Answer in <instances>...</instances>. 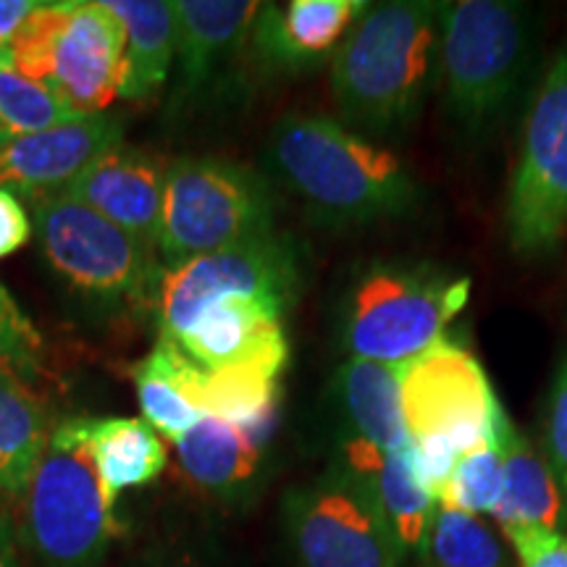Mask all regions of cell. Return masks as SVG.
I'll return each mask as SVG.
<instances>
[{"label": "cell", "mask_w": 567, "mask_h": 567, "mask_svg": "<svg viewBox=\"0 0 567 567\" xmlns=\"http://www.w3.org/2000/svg\"><path fill=\"white\" fill-rule=\"evenodd\" d=\"M3 142H6V140H3V134H0V145H3Z\"/></svg>", "instance_id": "36"}, {"label": "cell", "mask_w": 567, "mask_h": 567, "mask_svg": "<svg viewBox=\"0 0 567 567\" xmlns=\"http://www.w3.org/2000/svg\"><path fill=\"white\" fill-rule=\"evenodd\" d=\"M38 0H0V51L11 45L27 19L40 9Z\"/></svg>", "instance_id": "34"}, {"label": "cell", "mask_w": 567, "mask_h": 567, "mask_svg": "<svg viewBox=\"0 0 567 567\" xmlns=\"http://www.w3.org/2000/svg\"><path fill=\"white\" fill-rule=\"evenodd\" d=\"M126 567H224L216 555L187 536H155L134 551Z\"/></svg>", "instance_id": "31"}, {"label": "cell", "mask_w": 567, "mask_h": 567, "mask_svg": "<svg viewBox=\"0 0 567 567\" xmlns=\"http://www.w3.org/2000/svg\"><path fill=\"white\" fill-rule=\"evenodd\" d=\"M74 116L76 113L63 97L13 69L9 53L0 51V134L3 140L53 130Z\"/></svg>", "instance_id": "27"}, {"label": "cell", "mask_w": 567, "mask_h": 567, "mask_svg": "<svg viewBox=\"0 0 567 567\" xmlns=\"http://www.w3.org/2000/svg\"><path fill=\"white\" fill-rule=\"evenodd\" d=\"M32 213L42 258L69 295L103 316L153 308L163 271L158 252L66 195L34 200Z\"/></svg>", "instance_id": "8"}, {"label": "cell", "mask_w": 567, "mask_h": 567, "mask_svg": "<svg viewBox=\"0 0 567 567\" xmlns=\"http://www.w3.org/2000/svg\"><path fill=\"white\" fill-rule=\"evenodd\" d=\"M471 276L421 260H375L354 276L339 308L347 358L402 365L444 342L471 300Z\"/></svg>", "instance_id": "3"}, {"label": "cell", "mask_w": 567, "mask_h": 567, "mask_svg": "<svg viewBox=\"0 0 567 567\" xmlns=\"http://www.w3.org/2000/svg\"><path fill=\"white\" fill-rule=\"evenodd\" d=\"M126 34L124 101H147L168 82L179 42L172 0H105Z\"/></svg>", "instance_id": "22"}, {"label": "cell", "mask_w": 567, "mask_h": 567, "mask_svg": "<svg viewBox=\"0 0 567 567\" xmlns=\"http://www.w3.org/2000/svg\"><path fill=\"white\" fill-rule=\"evenodd\" d=\"M444 3L371 6L331 59L339 122L363 137H400L421 118L436 76Z\"/></svg>", "instance_id": "2"}, {"label": "cell", "mask_w": 567, "mask_h": 567, "mask_svg": "<svg viewBox=\"0 0 567 567\" xmlns=\"http://www.w3.org/2000/svg\"><path fill=\"white\" fill-rule=\"evenodd\" d=\"M342 465L363 481L400 547L421 551L439 502L417 481L410 463V446L402 452H381L360 442H344Z\"/></svg>", "instance_id": "20"}, {"label": "cell", "mask_w": 567, "mask_h": 567, "mask_svg": "<svg viewBox=\"0 0 567 567\" xmlns=\"http://www.w3.org/2000/svg\"><path fill=\"white\" fill-rule=\"evenodd\" d=\"M534 53L536 27L523 3H444L436 74L452 124L481 134L499 122L520 95Z\"/></svg>", "instance_id": "4"}, {"label": "cell", "mask_w": 567, "mask_h": 567, "mask_svg": "<svg viewBox=\"0 0 567 567\" xmlns=\"http://www.w3.org/2000/svg\"><path fill=\"white\" fill-rule=\"evenodd\" d=\"M544 460L567 499V354L557 363L544 405Z\"/></svg>", "instance_id": "29"}, {"label": "cell", "mask_w": 567, "mask_h": 567, "mask_svg": "<svg viewBox=\"0 0 567 567\" xmlns=\"http://www.w3.org/2000/svg\"><path fill=\"white\" fill-rule=\"evenodd\" d=\"M21 502V538L42 567H103L122 536L116 502L92 463L84 417L53 425Z\"/></svg>", "instance_id": "5"}, {"label": "cell", "mask_w": 567, "mask_h": 567, "mask_svg": "<svg viewBox=\"0 0 567 567\" xmlns=\"http://www.w3.org/2000/svg\"><path fill=\"white\" fill-rule=\"evenodd\" d=\"M134 389H137L142 421L151 423L168 442H179L205 417L176 381L168 339L158 337L151 354L134 365Z\"/></svg>", "instance_id": "26"}, {"label": "cell", "mask_w": 567, "mask_h": 567, "mask_svg": "<svg viewBox=\"0 0 567 567\" xmlns=\"http://www.w3.org/2000/svg\"><path fill=\"white\" fill-rule=\"evenodd\" d=\"M32 237V218L9 189H0V260L21 250Z\"/></svg>", "instance_id": "33"}, {"label": "cell", "mask_w": 567, "mask_h": 567, "mask_svg": "<svg viewBox=\"0 0 567 567\" xmlns=\"http://www.w3.org/2000/svg\"><path fill=\"white\" fill-rule=\"evenodd\" d=\"M276 231V195L268 176L221 158L182 155L168 163L158 258L179 266Z\"/></svg>", "instance_id": "9"}, {"label": "cell", "mask_w": 567, "mask_h": 567, "mask_svg": "<svg viewBox=\"0 0 567 567\" xmlns=\"http://www.w3.org/2000/svg\"><path fill=\"white\" fill-rule=\"evenodd\" d=\"M505 538L520 567H567V530L559 528H509Z\"/></svg>", "instance_id": "32"}, {"label": "cell", "mask_w": 567, "mask_h": 567, "mask_svg": "<svg viewBox=\"0 0 567 567\" xmlns=\"http://www.w3.org/2000/svg\"><path fill=\"white\" fill-rule=\"evenodd\" d=\"M53 425L24 371L0 365V496L19 499L38 467Z\"/></svg>", "instance_id": "23"}, {"label": "cell", "mask_w": 567, "mask_h": 567, "mask_svg": "<svg viewBox=\"0 0 567 567\" xmlns=\"http://www.w3.org/2000/svg\"><path fill=\"white\" fill-rule=\"evenodd\" d=\"M266 166L329 229L408 216L421 203L415 176L392 147L318 113H287L274 124Z\"/></svg>", "instance_id": "1"}, {"label": "cell", "mask_w": 567, "mask_h": 567, "mask_svg": "<svg viewBox=\"0 0 567 567\" xmlns=\"http://www.w3.org/2000/svg\"><path fill=\"white\" fill-rule=\"evenodd\" d=\"M84 439L111 502L126 488L153 484L168 467L166 442L142 417H84Z\"/></svg>", "instance_id": "24"}, {"label": "cell", "mask_w": 567, "mask_h": 567, "mask_svg": "<svg viewBox=\"0 0 567 567\" xmlns=\"http://www.w3.org/2000/svg\"><path fill=\"white\" fill-rule=\"evenodd\" d=\"M168 163L132 145H116L76 176L61 195L87 205L118 229L158 252Z\"/></svg>", "instance_id": "14"}, {"label": "cell", "mask_w": 567, "mask_h": 567, "mask_svg": "<svg viewBox=\"0 0 567 567\" xmlns=\"http://www.w3.org/2000/svg\"><path fill=\"white\" fill-rule=\"evenodd\" d=\"M124 142L118 113L74 116L53 130L6 140L0 145V189L27 200L61 195L101 155Z\"/></svg>", "instance_id": "13"}, {"label": "cell", "mask_w": 567, "mask_h": 567, "mask_svg": "<svg viewBox=\"0 0 567 567\" xmlns=\"http://www.w3.org/2000/svg\"><path fill=\"white\" fill-rule=\"evenodd\" d=\"M331 394L344 423V442H360L381 452L408 450L396 365L347 358L337 368Z\"/></svg>", "instance_id": "19"}, {"label": "cell", "mask_w": 567, "mask_h": 567, "mask_svg": "<svg viewBox=\"0 0 567 567\" xmlns=\"http://www.w3.org/2000/svg\"><path fill=\"white\" fill-rule=\"evenodd\" d=\"M281 526L297 567H400L405 557L371 492L344 465L289 488Z\"/></svg>", "instance_id": "12"}, {"label": "cell", "mask_w": 567, "mask_h": 567, "mask_svg": "<svg viewBox=\"0 0 567 567\" xmlns=\"http://www.w3.org/2000/svg\"><path fill=\"white\" fill-rule=\"evenodd\" d=\"M302 289V255L289 234L184 260L161 271L153 316L158 337H179L195 316L224 300H260L292 310Z\"/></svg>", "instance_id": "11"}, {"label": "cell", "mask_w": 567, "mask_h": 567, "mask_svg": "<svg viewBox=\"0 0 567 567\" xmlns=\"http://www.w3.org/2000/svg\"><path fill=\"white\" fill-rule=\"evenodd\" d=\"M266 442L205 415L174 442V457L184 484L221 507L247 505L266 478Z\"/></svg>", "instance_id": "17"}, {"label": "cell", "mask_w": 567, "mask_h": 567, "mask_svg": "<svg viewBox=\"0 0 567 567\" xmlns=\"http://www.w3.org/2000/svg\"><path fill=\"white\" fill-rule=\"evenodd\" d=\"M172 363L182 392L203 415L237 425L266 444L271 442L281 400L279 375L252 365L203 368L189 360L174 342Z\"/></svg>", "instance_id": "18"}, {"label": "cell", "mask_w": 567, "mask_h": 567, "mask_svg": "<svg viewBox=\"0 0 567 567\" xmlns=\"http://www.w3.org/2000/svg\"><path fill=\"white\" fill-rule=\"evenodd\" d=\"M6 53L13 69L53 90L76 116L109 111L122 97L126 34L105 0L42 3Z\"/></svg>", "instance_id": "7"}, {"label": "cell", "mask_w": 567, "mask_h": 567, "mask_svg": "<svg viewBox=\"0 0 567 567\" xmlns=\"http://www.w3.org/2000/svg\"><path fill=\"white\" fill-rule=\"evenodd\" d=\"M502 452V499L492 515L502 530L509 528H559L565 513V499L547 460L513 423L505 410L499 421Z\"/></svg>", "instance_id": "21"}, {"label": "cell", "mask_w": 567, "mask_h": 567, "mask_svg": "<svg viewBox=\"0 0 567 567\" xmlns=\"http://www.w3.org/2000/svg\"><path fill=\"white\" fill-rule=\"evenodd\" d=\"M9 502L0 496V567H21L19 544H17V526H13Z\"/></svg>", "instance_id": "35"}, {"label": "cell", "mask_w": 567, "mask_h": 567, "mask_svg": "<svg viewBox=\"0 0 567 567\" xmlns=\"http://www.w3.org/2000/svg\"><path fill=\"white\" fill-rule=\"evenodd\" d=\"M421 557L431 567H509L496 530L478 515L436 505Z\"/></svg>", "instance_id": "25"}, {"label": "cell", "mask_w": 567, "mask_h": 567, "mask_svg": "<svg viewBox=\"0 0 567 567\" xmlns=\"http://www.w3.org/2000/svg\"><path fill=\"white\" fill-rule=\"evenodd\" d=\"M40 352V334L19 308L9 289L0 284V365L32 368Z\"/></svg>", "instance_id": "30"}, {"label": "cell", "mask_w": 567, "mask_h": 567, "mask_svg": "<svg viewBox=\"0 0 567 567\" xmlns=\"http://www.w3.org/2000/svg\"><path fill=\"white\" fill-rule=\"evenodd\" d=\"M505 231L520 258H547L567 234V45L530 95L507 187Z\"/></svg>", "instance_id": "10"}, {"label": "cell", "mask_w": 567, "mask_h": 567, "mask_svg": "<svg viewBox=\"0 0 567 567\" xmlns=\"http://www.w3.org/2000/svg\"><path fill=\"white\" fill-rule=\"evenodd\" d=\"M371 9L365 0H289L260 3L250 42L271 71L300 74L334 59L352 27Z\"/></svg>", "instance_id": "16"}, {"label": "cell", "mask_w": 567, "mask_h": 567, "mask_svg": "<svg viewBox=\"0 0 567 567\" xmlns=\"http://www.w3.org/2000/svg\"><path fill=\"white\" fill-rule=\"evenodd\" d=\"M505 410V408H502ZM499 410V415H502ZM496 415V421H499ZM502 499V452L496 423L484 442L457 457L439 505L463 509L471 515H494Z\"/></svg>", "instance_id": "28"}, {"label": "cell", "mask_w": 567, "mask_h": 567, "mask_svg": "<svg viewBox=\"0 0 567 567\" xmlns=\"http://www.w3.org/2000/svg\"><path fill=\"white\" fill-rule=\"evenodd\" d=\"M258 11L260 3L252 0H176V109H193L218 87L245 42H250Z\"/></svg>", "instance_id": "15"}, {"label": "cell", "mask_w": 567, "mask_h": 567, "mask_svg": "<svg viewBox=\"0 0 567 567\" xmlns=\"http://www.w3.org/2000/svg\"><path fill=\"white\" fill-rule=\"evenodd\" d=\"M396 371L410 463L439 502L457 457L492 434L502 402L476 354L446 339Z\"/></svg>", "instance_id": "6"}]
</instances>
